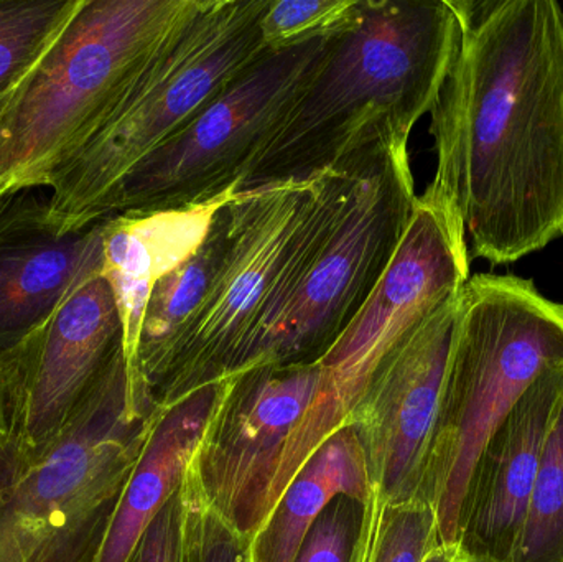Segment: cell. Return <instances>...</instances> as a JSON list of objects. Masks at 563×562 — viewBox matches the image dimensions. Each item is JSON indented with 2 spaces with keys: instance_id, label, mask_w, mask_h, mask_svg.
Returning <instances> with one entry per match:
<instances>
[{
  "instance_id": "2",
  "label": "cell",
  "mask_w": 563,
  "mask_h": 562,
  "mask_svg": "<svg viewBox=\"0 0 563 562\" xmlns=\"http://www.w3.org/2000/svg\"><path fill=\"white\" fill-rule=\"evenodd\" d=\"M452 0H361L236 194L308 181L394 144L430 112L460 42Z\"/></svg>"
},
{
  "instance_id": "6",
  "label": "cell",
  "mask_w": 563,
  "mask_h": 562,
  "mask_svg": "<svg viewBox=\"0 0 563 562\" xmlns=\"http://www.w3.org/2000/svg\"><path fill=\"white\" fill-rule=\"evenodd\" d=\"M374 152L308 181L234 194L224 205L227 250L207 299L168 350L154 388L168 406L243 368L271 307L330 223Z\"/></svg>"
},
{
  "instance_id": "22",
  "label": "cell",
  "mask_w": 563,
  "mask_h": 562,
  "mask_svg": "<svg viewBox=\"0 0 563 562\" xmlns=\"http://www.w3.org/2000/svg\"><path fill=\"white\" fill-rule=\"evenodd\" d=\"M511 562H563V398L545 441L528 520Z\"/></svg>"
},
{
  "instance_id": "5",
  "label": "cell",
  "mask_w": 563,
  "mask_h": 562,
  "mask_svg": "<svg viewBox=\"0 0 563 562\" xmlns=\"http://www.w3.org/2000/svg\"><path fill=\"white\" fill-rule=\"evenodd\" d=\"M197 0H85L0 112V198L48 187Z\"/></svg>"
},
{
  "instance_id": "17",
  "label": "cell",
  "mask_w": 563,
  "mask_h": 562,
  "mask_svg": "<svg viewBox=\"0 0 563 562\" xmlns=\"http://www.w3.org/2000/svg\"><path fill=\"white\" fill-rule=\"evenodd\" d=\"M228 379L161 406L141 458L122 492L98 562H129L145 530L180 491Z\"/></svg>"
},
{
  "instance_id": "27",
  "label": "cell",
  "mask_w": 563,
  "mask_h": 562,
  "mask_svg": "<svg viewBox=\"0 0 563 562\" xmlns=\"http://www.w3.org/2000/svg\"><path fill=\"white\" fill-rule=\"evenodd\" d=\"M10 426V376L9 370L0 372V448L9 434Z\"/></svg>"
},
{
  "instance_id": "13",
  "label": "cell",
  "mask_w": 563,
  "mask_h": 562,
  "mask_svg": "<svg viewBox=\"0 0 563 562\" xmlns=\"http://www.w3.org/2000/svg\"><path fill=\"white\" fill-rule=\"evenodd\" d=\"M121 349L118 304L99 274L69 294L10 366L7 439L30 454L45 452Z\"/></svg>"
},
{
  "instance_id": "19",
  "label": "cell",
  "mask_w": 563,
  "mask_h": 562,
  "mask_svg": "<svg viewBox=\"0 0 563 562\" xmlns=\"http://www.w3.org/2000/svg\"><path fill=\"white\" fill-rule=\"evenodd\" d=\"M223 208L218 211L213 228L197 253L162 277L152 289L142 320L135 360V370L152 392L157 385L168 350L207 299L220 269L227 250V217Z\"/></svg>"
},
{
  "instance_id": "4",
  "label": "cell",
  "mask_w": 563,
  "mask_h": 562,
  "mask_svg": "<svg viewBox=\"0 0 563 562\" xmlns=\"http://www.w3.org/2000/svg\"><path fill=\"white\" fill-rule=\"evenodd\" d=\"M271 0H197L95 137L55 175L48 214L59 234L85 230L119 181L180 134L264 53Z\"/></svg>"
},
{
  "instance_id": "1",
  "label": "cell",
  "mask_w": 563,
  "mask_h": 562,
  "mask_svg": "<svg viewBox=\"0 0 563 562\" xmlns=\"http://www.w3.org/2000/svg\"><path fill=\"white\" fill-rule=\"evenodd\" d=\"M462 33L430 109L423 197L470 257L516 263L563 236V10L555 0H452Z\"/></svg>"
},
{
  "instance_id": "18",
  "label": "cell",
  "mask_w": 563,
  "mask_h": 562,
  "mask_svg": "<svg viewBox=\"0 0 563 562\" xmlns=\"http://www.w3.org/2000/svg\"><path fill=\"white\" fill-rule=\"evenodd\" d=\"M363 442L353 425L331 434L291 478L250 544L251 562H294L308 530L338 495L373 497Z\"/></svg>"
},
{
  "instance_id": "29",
  "label": "cell",
  "mask_w": 563,
  "mask_h": 562,
  "mask_svg": "<svg viewBox=\"0 0 563 562\" xmlns=\"http://www.w3.org/2000/svg\"><path fill=\"white\" fill-rule=\"evenodd\" d=\"M453 562H482V561L472 560V558L462 557V554L456 553L455 560H453Z\"/></svg>"
},
{
  "instance_id": "12",
  "label": "cell",
  "mask_w": 563,
  "mask_h": 562,
  "mask_svg": "<svg viewBox=\"0 0 563 562\" xmlns=\"http://www.w3.org/2000/svg\"><path fill=\"white\" fill-rule=\"evenodd\" d=\"M459 296L383 360L347 419L363 442L374 491L390 504L419 498L455 337Z\"/></svg>"
},
{
  "instance_id": "8",
  "label": "cell",
  "mask_w": 563,
  "mask_h": 562,
  "mask_svg": "<svg viewBox=\"0 0 563 562\" xmlns=\"http://www.w3.org/2000/svg\"><path fill=\"white\" fill-rule=\"evenodd\" d=\"M409 144L374 152L340 213L282 287L243 368L314 365L383 277L416 208ZM240 372V373H241Z\"/></svg>"
},
{
  "instance_id": "20",
  "label": "cell",
  "mask_w": 563,
  "mask_h": 562,
  "mask_svg": "<svg viewBox=\"0 0 563 562\" xmlns=\"http://www.w3.org/2000/svg\"><path fill=\"white\" fill-rule=\"evenodd\" d=\"M85 0H0V102L48 53Z\"/></svg>"
},
{
  "instance_id": "14",
  "label": "cell",
  "mask_w": 563,
  "mask_h": 562,
  "mask_svg": "<svg viewBox=\"0 0 563 562\" xmlns=\"http://www.w3.org/2000/svg\"><path fill=\"white\" fill-rule=\"evenodd\" d=\"M562 398L563 365L549 366L479 449L456 518L455 547L462 557L512 561Z\"/></svg>"
},
{
  "instance_id": "26",
  "label": "cell",
  "mask_w": 563,
  "mask_h": 562,
  "mask_svg": "<svg viewBox=\"0 0 563 562\" xmlns=\"http://www.w3.org/2000/svg\"><path fill=\"white\" fill-rule=\"evenodd\" d=\"M181 487L145 530L129 562H184L185 505Z\"/></svg>"
},
{
  "instance_id": "10",
  "label": "cell",
  "mask_w": 563,
  "mask_h": 562,
  "mask_svg": "<svg viewBox=\"0 0 563 562\" xmlns=\"http://www.w3.org/2000/svg\"><path fill=\"white\" fill-rule=\"evenodd\" d=\"M336 36L277 52L267 49L190 125L119 181L102 203L99 221L236 194L254 158L310 85Z\"/></svg>"
},
{
  "instance_id": "28",
  "label": "cell",
  "mask_w": 563,
  "mask_h": 562,
  "mask_svg": "<svg viewBox=\"0 0 563 562\" xmlns=\"http://www.w3.org/2000/svg\"><path fill=\"white\" fill-rule=\"evenodd\" d=\"M456 553H459L456 547H446V544H440L439 548H435V550L430 553V557L427 558L426 562H453V560H455Z\"/></svg>"
},
{
  "instance_id": "24",
  "label": "cell",
  "mask_w": 563,
  "mask_h": 562,
  "mask_svg": "<svg viewBox=\"0 0 563 562\" xmlns=\"http://www.w3.org/2000/svg\"><path fill=\"white\" fill-rule=\"evenodd\" d=\"M184 562H251L250 538L207 507L190 475L184 487Z\"/></svg>"
},
{
  "instance_id": "16",
  "label": "cell",
  "mask_w": 563,
  "mask_h": 562,
  "mask_svg": "<svg viewBox=\"0 0 563 562\" xmlns=\"http://www.w3.org/2000/svg\"><path fill=\"white\" fill-rule=\"evenodd\" d=\"M233 197L234 191H228L205 203L101 220L102 277L118 304L122 350L132 370L152 289L197 253L210 234L218 211Z\"/></svg>"
},
{
  "instance_id": "25",
  "label": "cell",
  "mask_w": 563,
  "mask_h": 562,
  "mask_svg": "<svg viewBox=\"0 0 563 562\" xmlns=\"http://www.w3.org/2000/svg\"><path fill=\"white\" fill-rule=\"evenodd\" d=\"M369 502L338 495L308 530L294 562H353Z\"/></svg>"
},
{
  "instance_id": "23",
  "label": "cell",
  "mask_w": 563,
  "mask_h": 562,
  "mask_svg": "<svg viewBox=\"0 0 563 562\" xmlns=\"http://www.w3.org/2000/svg\"><path fill=\"white\" fill-rule=\"evenodd\" d=\"M361 0H271L261 19L267 49L291 48L346 32L360 13Z\"/></svg>"
},
{
  "instance_id": "7",
  "label": "cell",
  "mask_w": 563,
  "mask_h": 562,
  "mask_svg": "<svg viewBox=\"0 0 563 562\" xmlns=\"http://www.w3.org/2000/svg\"><path fill=\"white\" fill-rule=\"evenodd\" d=\"M559 365L562 304L511 274L466 280L419 491L435 510L442 544L455 547L459 508L479 449L539 375Z\"/></svg>"
},
{
  "instance_id": "21",
  "label": "cell",
  "mask_w": 563,
  "mask_h": 562,
  "mask_svg": "<svg viewBox=\"0 0 563 562\" xmlns=\"http://www.w3.org/2000/svg\"><path fill=\"white\" fill-rule=\"evenodd\" d=\"M440 544L439 520L427 502L390 504L374 491L353 562H426Z\"/></svg>"
},
{
  "instance_id": "3",
  "label": "cell",
  "mask_w": 563,
  "mask_h": 562,
  "mask_svg": "<svg viewBox=\"0 0 563 562\" xmlns=\"http://www.w3.org/2000/svg\"><path fill=\"white\" fill-rule=\"evenodd\" d=\"M158 405L119 350L42 454L0 448V562H98Z\"/></svg>"
},
{
  "instance_id": "15",
  "label": "cell",
  "mask_w": 563,
  "mask_h": 562,
  "mask_svg": "<svg viewBox=\"0 0 563 562\" xmlns=\"http://www.w3.org/2000/svg\"><path fill=\"white\" fill-rule=\"evenodd\" d=\"M102 266V221L59 234L48 201L19 194L0 205V372Z\"/></svg>"
},
{
  "instance_id": "30",
  "label": "cell",
  "mask_w": 563,
  "mask_h": 562,
  "mask_svg": "<svg viewBox=\"0 0 563 562\" xmlns=\"http://www.w3.org/2000/svg\"><path fill=\"white\" fill-rule=\"evenodd\" d=\"M9 98H10V96H9ZM9 98H7V99H9ZM7 99H3V101L0 102V112H2L3 106H5ZM5 200H7V198H5ZM5 200H2V198H0V205H2L3 201H5Z\"/></svg>"
},
{
  "instance_id": "9",
  "label": "cell",
  "mask_w": 563,
  "mask_h": 562,
  "mask_svg": "<svg viewBox=\"0 0 563 562\" xmlns=\"http://www.w3.org/2000/svg\"><path fill=\"white\" fill-rule=\"evenodd\" d=\"M468 279L465 233L442 207L420 195L379 283L343 335L318 362L320 392L285 449L271 494L273 510L301 465L347 425L383 360L427 317L455 299Z\"/></svg>"
},
{
  "instance_id": "11",
  "label": "cell",
  "mask_w": 563,
  "mask_h": 562,
  "mask_svg": "<svg viewBox=\"0 0 563 562\" xmlns=\"http://www.w3.org/2000/svg\"><path fill=\"white\" fill-rule=\"evenodd\" d=\"M320 386L318 363L256 365L228 378L188 475L207 507L250 540L273 511L285 449Z\"/></svg>"
}]
</instances>
